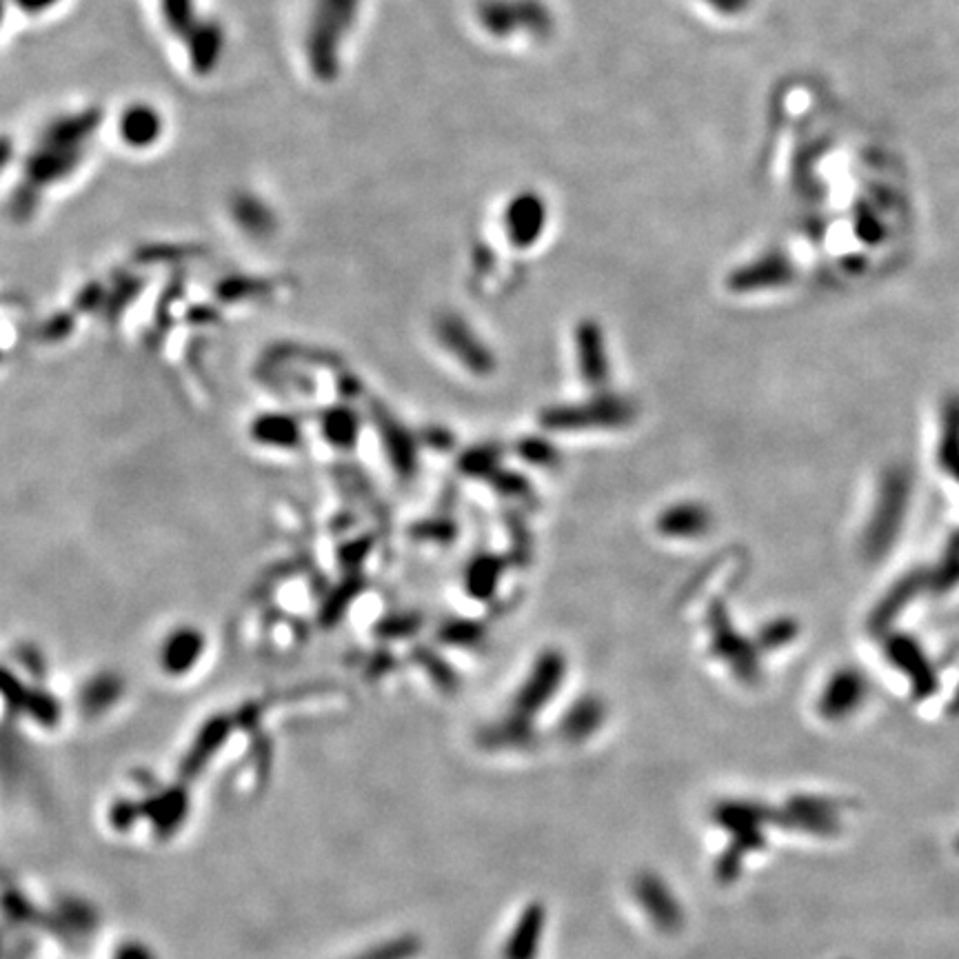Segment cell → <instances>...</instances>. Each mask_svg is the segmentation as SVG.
Returning <instances> with one entry per match:
<instances>
[{"label": "cell", "instance_id": "cell-2", "mask_svg": "<svg viewBox=\"0 0 959 959\" xmlns=\"http://www.w3.org/2000/svg\"><path fill=\"white\" fill-rule=\"evenodd\" d=\"M547 913L542 904H529L514 924L503 957L505 959H538L545 939Z\"/></svg>", "mask_w": 959, "mask_h": 959}, {"label": "cell", "instance_id": "cell-5", "mask_svg": "<svg viewBox=\"0 0 959 959\" xmlns=\"http://www.w3.org/2000/svg\"><path fill=\"white\" fill-rule=\"evenodd\" d=\"M704 520H706L704 514L697 512L695 507H677V509H673L671 516L664 518V529L666 531H675L679 536L682 525H688V529L693 527L697 531V529L704 527Z\"/></svg>", "mask_w": 959, "mask_h": 959}, {"label": "cell", "instance_id": "cell-3", "mask_svg": "<svg viewBox=\"0 0 959 959\" xmlns=\"http://www.w3.org/2000/svg\"><path fill=\"white\" fill-rule=\"evenodd\" d=\"M560 673H562L560 660H556V657L545 660L538 666L536 675L523 688V695H520V702H518L520 710L523 713H536L538 706H542L554 695V691H556V686L560 682Z\"/></svg>", "mask_w": 959, "mask_h": 959}, {"label": "cell", "instance_id": "cell-1", "mask_svg": "<svg viewBox=\"0 0 959 959\" xmlns=\"http://www.w3.org/2000/svg\"><path fill=\"white\" fill-rule=\"evenodd\" d=\"M633 893L637 904H642V910L646 913V917L653 921L655 928L664 932H673L682 926L684 921L682 906L662 877L651 873L637 875L633 884Z\"/></svg>", "mask_w": 959, "mask_h": 959}, {"label": "cell", "instance_id": "cell-4", "mask_svg": "<svg viewBox=\"0 0 959 959\" xmlns=\"http://www.w3.org/2000/svg\"><path fill=\"white\" fill-rule=\"evenodd\" d=\"M602 723V710L591 699L578 704L565 719H562V734L569 740H584L596 734V729Z\"/></svg>", "mask_w": 959, "mask_h": 959}, {"label": "cell", "instance_id": "cell-6", "mask_svg": "<svg viewBox=\"0 0 959 959\" xmlns=\"http://www.w3.org/2000/svg\"><path fill=\"white\" fill-rule=\"evenodd\" d=\"M114 959H158V957L154 948L143 939H123L114 950Z\"/></svg>", "mask_w": 959, "mask_h": 959}]
</instances>
